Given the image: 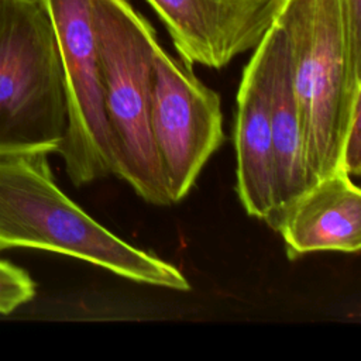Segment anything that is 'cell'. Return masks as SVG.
I'll list each match as a JSON object with an SVG mask.
<instances>
[{"label": "cell", "mask_w": 361, "mask_h": 361, "mask_svg": "<svg viewBox=\"0 0 361 361\" xmlns=\"http://www.w3.org/2000/svg\"><path fill=\"white\" fill-rule=\"evenodd\" d=\"M51 21L62 63L66 131L58 149L75 186L113 173L92 0H38Z\"/></svg>", "instance_id": "obj_5"}, {"label": "cell", "mask_w": 361, "mask_h": 361, "mask_svg": "<svg viewBox=\"0 0 361 361\" xmlns=\"http://www.w3.org/2000/svg\"><path fill=\"white\" fill-rule=\"evenodd\" d=\"M272 228L281 234L289 259L319 251L358 252L361 190L337 168L282 207Z\"/></svg>", "instance_id": "obj_9"}, {"label": "cell", "mask_w": 361, "mask_h": 361, "mask_svg": "<svg viewBox=\"0 0 361 361\" xmlns=\"http://www.w3.org/2000/svg\"><path fill=\"white\" fill-rule=\"evenodd\" d=\"M235 102V192L245 213L269 226L276 212V188L269 110V54L265 37L244 66Z\"/></svg>", "instance_id": "obj_8"}, {"label": "cell", "mask_w": 361, "mask_h": 361, "mask_svg": "<svg viewBox=\"0 0 361 361\" xmlns=\"http://www.w3.org/2000/svg\"><path fill=\"white\" fill-rule=\"evenodd\" d=\"M274 21L288 41L312 185L340 168L344 135L361 104V62L350 52L341 0H282Z\"/></svg>", "instance_id": "obj_2"}, {"label": "cell", "mask_w": 361, "mask_h": 361, "mask_svg": "<svg viewBox=\"0 0 361 361\" xmlns=\"http://www.w3.org/2000/svg\"><path fill=\"white\" fill-rule=\"evenodd\" d=\"M188 65L221 69L254 49L282 0H145Z\"/></svg>", "instance_id": "obj_7"}, {"label": "cell", "mask_w": 361, "mask_h": 361, "mask_svg": "<svg viewBox=\"0 0 361 361\" xmlns=\"http://www.w3.org/2000/svg\"><path fill=\"white\" fill-rule=\"evenodd\" d=\"M66 121L48 14L38 0H0V157L58 152Z\"/></svg>", "instance_id": "obj_4"}, {"label": "cell", "mask_w": 361, "mask_h": 361, "mask_svg": "<svg viewBox=\"0 0 361 361\" xmlns=\"http://www.w3.org/2000/svg\"><path fill=\"white\" fill-rule=\"evenodd\" d=\"M340 168L351 178L361 172V104L354 109L348 128L344 135Z\"/></svg>", "instance_id": "obj_12"}, {"label": "cell", "mask_w": 361, "mask_h": 361, "mask_svg": "<svg viewBox=\"0 0 361 361\" xmlns=\"http://www.w3.org/2000/svg\"><path fill=\"white\" fill-rule=\"evenodd\" d=\"M113 173L147 203L172 204L149 128L151 23L128 0H92Z\"/></svg>", "instance_id": "obj_3"}, {"label": "cell", "mask_w": 361, "mask_h": 361, "mask_svg": "<svg viewBox=\"0 0 361 361\" xmlns=\"http://www.w3.org/2000/svg\"><path fill=\"white\" fill-rule=\"evenodd\" d=\"M34 296L32 278L23 268L0 258V314L13 313Z\"/></svg>", "instance_id": "obj_11"}, {"label": "cell", "mask_w": 361, "mask_h": 361, "mask_svg": "<svg viewBox=\"0 0 361 361\" xmlns=\"http://www.w3.org/2000/svg\"><path fill=\"white\" fill-rule=\"evenodd\" d=\"M48 155L0 157V250L52 251L138 283L190 289L178 267L124 241L69 199L54 179Z\"/></svg>", "instance_id": "obj_1"}, {"label": "cell", "mask_w": 361, "mask_h": 361, "mask_svg": "<svg viewBox=\"0 0 361 361\" xmlns=\"http://www.w3.org/2000/svg\"><path fill=\"white\" fill-rule=\"evenodd\" d=\"M149 128L171 203H178L224 141L221 100L159 42L152 59Z\"/></svg>", "instance_id": "obj_6"}, {"label": "cell", "mask_w": 361, "mask_h": 361, "mask_svg": "<svg viewBox=\"0 0 361 361\" xmlns=\"http://www.w3.org/2000/svg\"><path fill=\"white\" fill-rule=\"evenodd\" d=\"M264 37L269 54V110L276 188V212L269 224L272 227L281 209L310 183L303 161L288 41L275 21Z\"/></svg>", "instance_id": "obj_10"}]
</instances>
